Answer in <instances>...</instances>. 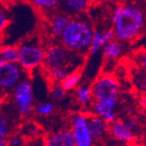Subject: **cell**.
Returning <instances> with one entry per match:
<instances>
[{"mask_svg":"<svg viewBox=\"0 0 146 146\" xmlns=\"http://www.w3.org/2000/svg\"><path fill=\"white\" fill-rule=\"evenodd\" d=\"M32 5L42 13H54L61 5V0H29Z\"/></svg>","mask_w":146,"mask_h":146,"instance_id":"20","label":"cell"},{"mask_svg":"<svg viewBox=\"0 0 146 146\" xmlns=\"http://www.w3.org/2000/svg\"><path fill=\"white\" fill-rule=\"evenodd\" d=\"M118 98H110L103 100H94L91 105L92 113L102 117L108 123L116 119V108Z\"/></svg>","mask_w":146,"mask_h":146,"instance_id":"9","label":"cell"},{"mask_svg":"<svg viewBox=\"0 0 146 146\" xmlns=\"http://www.w3.org/2000/svg\"><path fill=\"white\" fill-rule=\"evenodd\" d=\"M71 131L74 135L76 146H93L94 138L91 135L87 115L77 114L72 119Z\"/></svg>","mask_w":146,"mask_h":146,"instance_id":"8","label":"cell"},{"mask_svg":"<svg viewBox=\"0 0 146 146\" xmlns=\"http://www.w3.org/2000/svg\"><path fill=\"white\" fill-rule=\"evenodd\" d=\"M105 44H106V42L103 38L102 32L101 31L95 30L92 41H91L90 46L88 48V54H90V55L96 54L101 49H102V47Z\"/></svg>","mask_w":146,"mask_h":146,"instance_id":"21","label":"cell"},{"mask_svg":"<svg viewBox=\"0 0 146 146\" xmlns=\"http://www.w3.org/2000/svg\"><path fill=\"white\" fill-rule=\"evenodd\" d=\"M102 34H103V38L106 43L111 41L115 38V33H114L113 29H108L105 31H103Z\"/></svg>","mask_w":146,"mask_h":146,"instance_id":"30","label":"cell"},{"mask_svg":"<svg viewBox=\"0 0 146 146\" xmlns=\"http://www.w3.org/2000/svg\"><path fill=\"white\" fill-rule=\"evenodd\" d=\"M70 19L71 17L65 12L52 13V15L50 17L49 25H48L50 35L52 38H60L61 35L62 34L64 29L69 23Z\"/></svg>","mask_w":146,"mask_h":146,"instance_id":"12","label":"cell"},{"mask_svg":"<svg viewBox=\"0 0 146 146\" xmlns=\"http://www.w3.org/2000/svg\"><path fill=\"white\" fill-rule=\"evenodd\" d=\"M107 1L111 2V3H116V4H120L122 1H124V0H107Z\"/></svg>","mask_w":146,"mask_h":146,"instance_id":"35","label":"cell"},{"mask_svg":"<svg viewBox=\"0 0 146 146\" xmlns=\"http://www.w3.org/2000/svg\"><path fill=\"white\" fill-rule=\"evenodd\" d=\"M38 141H35V145L34 146H44V142H42L41 143H38Z\"/></svg>","mask_w":146,"mask_h":146,"instance_id":"36","label":"cell"},{"mask_svg":"<svg viewBox=\"0 0 146 146\" xmlns=\"http://www.w3.org/2000/svg\"><path fill=\"white\" fill-rule=\"evenodd\" d=\"M6 98H7V91H5L2 88H0V105L4 104Z\"/></svg>","mask_w":146,"mask_h":146,"instance_id":"32","label":"cell"},{"mask_svg":"<svg viewBox=\"0 0 146 146\" xmlns=\"http://www.w3.org/2000/svg\"><path fill=\"white\" fill-rule=\"evenodd\" d=\"M40 133V128L38 125L34 123H28L26 125H24L21 131V136L24 137H30V138H35L37 137Z\"/></svg>","mask_w":146,"mask_h":146,"instance_id":"24","label":"cell"},{"mask_svg":"<svg viewBox=\"0 0 146 146\" xmlns=\"http://www.w3.org/2000/svg\"><path fill=\"white\" fill-rule=\"evenodd\" d=\"M91 0H61L63 12L71 16L82 14L90 5Z\"/></svg>","mask_w":146,"mask_h":146,"instance_id":"14","label":"cell"},{"mask_svg":"<svg viewBox=\"0 0 146 146\" xmlns=\"http://www.w3.org/2000/svg\"><path fill=\"white\" fill-rule=\"evenodd\" d=\"M144 22V14L139 6L135 4L123 5L121 17L114 24L115 38L120 42L135 40L142 32Z\"/></svg>","mask_w":146,"mask_h":146,"instance_id":"2","label":"cell"},{"mask_svg":"<svg viewBox=\"0 0 146 146\" xmlns=\"http://www.w3.org/2000/svg\"><path fill=\"white\" fill-rule=\"evenodd\" d=\"M108 132L115 139L125 143H133L136 138V132L127 125L125 121L122 120L116 119L109 123Z\"/></svg>","mask_w":146,"mask_h":146,"instance_id":"10","label":"cell"},{"mask_svg":"<svg viewBox=\"0 0 146 146\" xmlns=\"http://www.w3.org/2000/svg\"><path fill=\"white\" fill-rule=\"evenodd\" d=\"M44 146H76V144L72 131L64 129L48 135L44 141Z\"/></svg>","mask_w":146,"mask_h":146,"instance_id":"11","label":"cell"},{"mask_svg":"<svg viewBox=\"0 0 146 146\" xmlns=\"http://www.w3.org/2000/svg\"><path fill=\"white\" fill-rule=\"evenodd\" d=\"M25 143H26V140L23 136L11 137L8 140V146H22Z\"/></svg>","mask_w":146,"mask_h":146,"instance_id":"28","label":"cell"},{"mask_svg":"<svg viewBox=\"0 0 146 146\" xmlns=\"http://www.w3.org/2000/svg\"><path fill=\"white\" fill-rule=\"evenodd\" d=\"M0 146H8V139L5 137H0Z\"/></svg>","mask_w":146,"mask_h":146,"instance_id":"34","label":"cell"},{"mask_svg":"<svg viewBox=\"0 0 146 146\" xmlns=\"http://www.w3.org/2000/svg\"><path fill=\"white\" fill-rule=\"evenodd\" d=\"M19 59V47L13 44H5L0 46V64L17 63Z\"/></svg>","mask_w":146,"mask_h":146,"instance_id":"18","label":"cell"},{"mask_svg":"<svg viewBox=\"0 0 146 146\" xmlns=\"http://www.w3.org/2000/svg\"><path fill=\"white\" fill-rule=\"evenodd\" d=\"M75 98L78 104L86 108L91 107L94 101L92 87L89 84H79L75 88Z\"/></svg>","mask_w":146,"mask_h":146,"instance_id":"16","label":"cell"},{"mask_svg":"<svg viewBox=\"0 0 146 146\" xmlns=\"http://www.w3.org/2000/svg\"><path fill=\"white\" fill-rule=\"evenodd\" d=\"M10 111H5L3 104L0 105V137L7 138L12 133L14 117H11V115H13L14 112H11Z\"/></svg>","mask_w":146,"mask_h":146,"instance_id":"15","label":"cell"},{"mask_svg":"<svg viewBox=\"0 0 146 146\" xmlns=\"http://www.w3.org/2000/svg\"><path fill=\"white\" fill-rule=\"evenodd\" d=\"M81 72L75 71L74 73L70 74L64 81H62L61 83V84L64 87V89L67 91V90H74L75 89L81 82Z\"/></svg>","mask_w":146,"mask_h":146,"instance_id":"22","label":"cell"},{"mask_svg":"<svg viewBox=\"0 0 146 146\" xmlns=\"http://www.w3.org/2000/svg\"><path fill=\"white\" fill-rule=\"evenodd\" d=\"M122 11H123L122 5H118L116 6V8L114 10V11L112 12V15H111V22L113 24H116V21L119 19V17H121V15L122 13Z\"/></svg>","mask_w":146,"mask_h":146,"instance_id":"29","label":"cell"},{"mask_svg":"<svg viewBox=\"0 0 146 146\" xmlns=\"http://www.w3.org/2000/svg\"><path fill=\"white\" fill-rule=\"evenodd\" d=\"M53 104L50 102L42 103L36 107V112L40 116H48L53 111Z\"/></svg>","mask_w":146,"mask_h":146,"instance_id":"26","label":"cell"},{"mask_svg":"<svg viewBox=\"0 0 146 146\" xmlns=\"http://www.w3.org/2000/svg\"><path fill=\"white\" fill-rule=\"evenodd\" d=\"M91 87L94 100L118 98L120 93L119 82L115 77L109 74H103L98 77Z\"/></svg>","mask_w":146,"mask_h":146,"instance_id":"7","label":"cell"},{"mask_svg":"<svg viewBox=\"0 0 146 146\" xmlns=\"http://www.w3.org/2000/svg\"><path fill=\"white\" fill-rule=\"evenodd\" d=\"M134 58L138 67L146 70V50L139 51L135 56Z\"/></svg>","mask_w":146,"mask_h":146,"instance_id":"27","label":"cell"},{"mask_svg":"<svg viewBox=\"0 0 146 146\" xmlns=\"http://www.w3.org/2000/svg\"><path fill=\"white\" fill-rule=\"evenodd\" d=\"M67 95V90L61 84H53L51 90L50 96L51 98L55 101H61L65 98Z\"/></svg>","mask_w":146,"mask_h":146,"instance_id":"23","label":"cell"},{"mask_svg":"<svg viewBox=\"0 0 146 146\" xmlns=\"http://www.w3.org/2000/svg\"><path fill=\"white\" fill-rule=\"evenodd\" d=\"M10 25V17L5 7L0 8V36H2L8 25Z\"/></svg>","mask_w":146,"mask_h":146,"instance_id":"25","label":"cell"},{"mask_svg":"<svg viewBox=\"0 0 146 146\" xmlns=\"http://www.w3.org/2000/svg\"><path fill=\"white\" fill-rule=\"evenodd\" d=\"M94 29L84 17L71 18L60 36V43L67 49L83 55L88 53Z\"/></svg>","mask_w":146,"mask_h":146,"instance_id":"1","label":"cell"},{"mask_svg":"<svg viewBox=\"0 0 146 146\" xmlns=\"http://www.w3.org/2000/svg\"><path fill=\"white\" fill-rule=\"evenodd\" d=\"M12 100L21 116H28L33 110V87L31 80L26 78L17 84L11 90Z\"/></svg>","mask_w":146,"mask_h":146,"instance_id":"5","label":"cell"},{"mask_svg":"<svg viewBox=\"0 0 146 146\" xmlns=\"http://www.w3.org/2000/svg\"><path fill=\"white\" fill-rule=\"evenodd\" d=\"M19 64L27 73L43 67L46 58V47L37 38H30L17 45Z\"/></svg>","mask_w":146,"mask_h":146,"instance_id":"4","label":"cell"},{"mask_svg":"<svg viewBox=\"0 0 146 146\" xmlns=\"http://www.w3.org/2000/svg\"><path fill=\"white\" fill-rule=\"evenodd\" d=\"M125 123H126L127 125L129 126L132 131H134L135 132L137 131V129H138V123H137V121L135 118H133V117L128 118V119L125 121Z\"/></svg>","mask_w":146,"mask_h":146,"instance_id":"31","label":"cell"},{"mask_svg":"<svg viewBox=\"0 0 146 146\" xmlns=\"http://www.w3.org/2000/svg\"><path fill=\"white\" fill-rule=\"evenodd\" d=\"M139 104H140L141 108L144 110V111H146V94H142L140 100H139Z\"/></svg>","mask_w":146,"mask_h":146,"instance_id":"33","label":"cell"},{"mask_svg":"<svg viewBox=\"0 0 146 146\" xmlns=\"http://www.w3.org/2000/svg\"><path fill=\"white\" fill-rule=\"evenodd\" d=\"M5 5L4 3V1H3V0H0V8L5 7Z\"/></svg>","mask_w":146,"mask_h":146,"instance_id":"37","label":"cell"},{"mask_svg":"<svg viewBox=\"0 0 146 146\" xmlns=\"http://www.w3.org/2000/svg\"><path fill=\"white\" fill-rule=\"evenodd\" d=\"M3 1H4L5 5H6V3H8V2H12V1H14V0H3Z\"/></svg>","mask_w":146,"mask_h":146,"instance_id":"38","label":"cell"},{"mask_svg":"<svg viewBox=\"0 0 146 146\" xmlns=\"http://www.w3.org/2000/svg\"><path fill=\"white\" fill-rule=\"evenodd\" d=\"M28 76L29 73L23 70L17 63L5 62L0 64V88L7 92L11 91L20 82L29 78Z\"/></svg>","mask_w":146,"mask_h":146,"instance_id":"6","label":"cell"},{"mask_svg":"<svg viewBox=\"0 0 146 146\" xmlns=\"http://www.w3.org/2000/svg\"><path fill=\"white\" fill-rule=\"evenodd\" d=\"M122 50V46L117 39H113L106 43L102 47V55L106 61H113L116 59Z\"/></svg>","mask_w":146,"mask_h":146,"instance_id":"17","label":"cell"},{"mask_svg":"<svg viewBox=\"0 0 146 146\" xmlns=\"http://www.w3.org/2000/svg\"><path fill=\"white\" fill-rule=\"evenodd\" d=\"M131 80L132 85L137 92L146 94V70L139 67L132 70Z\"/></svg>","mask_w":146,"mask_h":146,"instance_id":"19","label":"cell"},{"mask_svg":"<svg viewBox=\"0 0 146 146\" xmlns=\"http://www.w3.org/2000/svg\"><path fill=\"white\" fill-rule=\"evenodd\" d=\"M85 62V55L70 50L61 43H52L46 47V58L43 67L62 68L74 73L81 70Z\"/></svg>","mask_w":146,"mask_h":146,"instance_id":"3","label":"cell"},{"mask_svg":"<svg viewBox=\"0 0 146 146\" xmlns=\"http://www.w3.org/2000/svg\"><path fill=\"white\" fill-rule=\"evenodd\" d=\"M87 122L91 135H92L94 140L102 139L108 132L109 123L102 117L92 113L87 116Z\"/></svg>","mask_w":146,"mask_h":146,"instance_id":"13","label":"cell"},{"mask_svg":"<svg viewBox=\"0 0 146 146\" xmlns=\"http://www.w3.org/2000/svg\"><path fill=\"white\" fill-rule=\"evenodd\" d=\"M0 40H1V36H0Z\"/></svg>","mask_w":146,"mask_h":146,"instance_id":"39","label":"cell"}]
</instances>
